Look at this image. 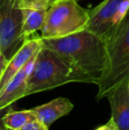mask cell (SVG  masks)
<instances>
[{
  "label": "cell",
  "mask_w": 129,
  "mask_h": 130,
  "mask_svg": "<svg viewBox=\"0 0 129 130\" xmlns=\"http://www.w3.org/2000/svg\"><path fill=\"white\" fill-rule=\"evenodd\" d=\"M43 45L63 58L79 82L97 86L103 80L108 61L104 38L84 29L65 37L43 39Z\"/></svg>",
  "instance_id": "cell-1"
},
{
  "label": "cell",
  "mask_w": 129,
  "mask_h": 130,
  "mask_svg": "<svg viewBox=\"0 0 129 130\" xmlns=\"http://www.w3.org/2000/svg\"><path fill=\"white\" fill-rule=\"evenodd\" d=\"M104 40L108 61L104 76L97 85V100L107 98L116 88L129 82V10Z\"/></svg>",
  "instance_id": "cell-2"
},
{
  "label": "cell",
  "mask_w": 129,
  "mask_h": 130,
  "mask_svg": "<svg viewBox=\"0 0 129 130\" xmlns=\"http://www.w3.org/2000/svg\"><path fill=\"white\" fill-rule=\"evenodd\" d=\"M71 82H79V80L70 67L57 52L43 45L28 77L26 96Z\"/></svg>",
  "instance_id": "cell-3"
},
{
  "label": "cell",
  "mask_w": 129,
  "mask_h": 130,
  "mask_svg": "<svg viewBox=\"0 0 129 130\" xmlns=\"http://www.w3.org/2000/svg\"><path fill=\"white\" fill-rule=\"evenodd\" d=\"M89 10L81 7L77 0H58L47 10L41 30L43 39L60 38L87 28Z\"/></svg>",
  "instance_id": "cell-4"
},
{
  "label": "cell",
  "mask_w": 129,
  "mask_h": 130,
  "mask_svg": "<svg viewBox=\"0 0 129 130\" xmlns=\"http://www.w3.org/2000/svg\"><path fill=\"white\" fill-rule=\"evenodd\" d=\"M0 1V56L10 61L28 40L22 30L23 11L17 0Z\"/></svg>",
  "instance_id": "cell-5"
},
{
  "label": "cell",
  "mask_w": 129,
  "mask_h": 130,
  "mask_svg": "<svg viewBox=\"0 0 129 130\" xmlns=\"http://www.w3.org/2000/svg\"><path fill=\"white\" fill-rule=\"evenodd\" d=\"M129 0H104L89 10L88 30L104 38L126 16Z\"/></svg>",
  "instance_id": "cell-6"
},
{
  "label": "cell",
  "mask_w": 129,
  "mask_h": 130,
  "mask_svg": "<svg viewBox=\"0 0 129 130\" xmlns=\"http://www.w3.org/2000/svg\"><path fill=\"white\" fill-rule=\"evenodd\" d=\"M37 53L34 54L29 59V61L0 90V111L1 112H3L5 109H8L10 105H12L14 102L26 96L27 89H28V80L33 67H34Z\"/></svg>",
  "instance_id": "cell-7"
},
{
  "label": "cell",
  "mask_w": 129,
  "mask_h": 130,
  "mask_svg": "<svg viewBox=\"0 0 129 130\" xmlns=\"http://www.w3.org/2000/svg\"><path fill=\"white\" fill-rule=\"evenodd\" d=\"M42 48L43 39L41 36L25 41L21 48L11 58L5 72L0 75V90Z\"/></svg>",
  "instance_id": "cell-8"
},
{
  "label": "cell",
  "mask_w": 129,
  "mask_h": 130,
  "mask_svg": "<svg viewBox=\"0 0 129 130\" xmlns=\"http://www.w3.org/2000/svg\"><path fill=\"white\" fill-rule=\"evenodd\" d=\"M107 99L112 109V118L119 130H129V82L116 88Z\"/></svg>",
  "instance_id": "cell-9"
},
{
  "label": "cell",
  "mask_w": 129,
  "mask_h": 130,
  "mask_svg": "<svg viewBox=\"0 0 129 130\" xmlns=\"http://www.w3.org/2000/svg\"><path fill=\"white\" fill-rule=\"evenodd\" d=\"M73 109V104L65 98H57L42 105L32 108L37 120L50 127L57 120L67 115Z\"/></svg>",
  "instance_id": "cell-10"
},
{
  "label": "cell",
  "mask_w": 129,
  "mask_h": 130,
  "mask_svg": "<svg viewBox=\"0 0 129 130\" xmlns=\"http://www.w3.org/2000/svg\"><path fill=\"white\" fill-rule=\"evenodd\" d=\"M23 11V35L28 39L31 35L38 30H42L45 22V10L36 9H22Z\"/></svg>",
  "instance_id": "cell-11"
},
{
  "label": "cell",
  "mask_w": 129,
  "mask_h": 130,
  "mask_svg": "<svg viewBox=\"0 0 129 130\" xmlns=\"http://www.w3.org/2000/svg\"><path fill=\"white\" fill-rule=\"evenodd\" d=\"M35 120H37V118L32 109L22 110V111L10 110L6 111L5 114L2 115L1 122L7 129L19 130L26 124Z\"/></svg>",
  "instance_id": "cell-12"
},
{
  "label": "cell",
  "mask_w": 129,
  "mask_h": 130,
  "mask_svg": "<svg viewBox=\"0 0 129 130\" xmlns=\"http://www.w3.org/2000/svg\"><path fill=\"white\" fill-rule=\"evenodd\" d=\"M21 9H36L47 11L58 0H17Z\"/></svg>",
  "instance_id": "cell-13"
},
{
  "label": "cell",
  "mask_w": 129,
  "mask_h": 130,
  "mask_svg": "<svg viewBox=\"0 0 129 130\" xmlns=\"http://www.w3.org/2000/svg\"><path fill=\"white\" fill-rule=\"evenodd\" d=\"M19 130H49V126L40 121L39 120H35L26 124Z\"/></svg>",
  "instance_id": "cell-14"
},
{
  "label": "cell",
  "mask_w": 129,
  "mask_h": 130,
  "mask_svg": "<svg viewBox=\"0 0 129 130\" xmlns=\"http://www.w3.org/2000/svg\"><path fill=\"white\" fill-rule=\"evenodd\" d=\"M94 130H119L118 125L116 124V122L113 120V119L110 117V119L109 120V121L107 123L103 124L102 126H99Z\"/></svg>",
  "instance_id": "cell-15"
},
{
  "label": "cell",
  "mask_w": 129,
  "mask_h": 130,
  "mask_svg": "<svg viewBox=\"0 0 129 130\" xmlns=\"http://www.w3.org/2000/svg\"><path fill=\"white\" fill-rule=\"evenodd\" d=\"M0 130H7V128L3 125V124H1V127H0Z\"/></svg>",
  "instance_id": "cell-16"
},
{
  "label": "cell",
  "mask_w": 129,
  "mask_h": 130,
  "mask_svg": "<svg viewBox=\"0 0 129 130\" xmlns=\"http://www.w3.org/2000/svg\"><path fill=\"white\" fill-rule=\"evenodd\" d=\"M77 1H79V0H77Z\"/></svg>",
  "instance_id": "cell-17"
},
{
  "label": "cell",
  "mask_w": 129,
  "mask_h": 130,
  "mask_svg": "<svg viewBox=\"0 0 129 130\" xmlns=\"http://www.w3.org/2000/svg\"><path fill=\"white\" fill-rule=\"evenodd\" d=\"M7 130H9V129H7Z\"/></svg>",
  "instance_id": "cell-18"
}]
</instances>
